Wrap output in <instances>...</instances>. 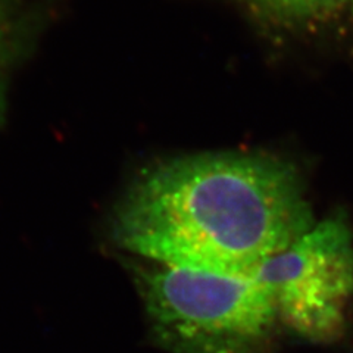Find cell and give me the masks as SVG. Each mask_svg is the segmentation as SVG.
Masks as SVG:
<instances>
[{
	"instance_id": "cell-1",
	"label": "cell",
	"mask_w": 353,
	"mask_h": 353,
	"mask_svg": "<svg viewBox=\"0 0 353 353\" xmlns=\"http://www.w3.org/2000/svg\"><path fill=\"white\" fill-rule=\"evenodd\" d=\"M315 224L293 163L258 153H201L141 171L110 216L128 256L250 275Z\"/></svg>"
},
{
	"instance_id": "cell-2",
	"label": "cell",
	"mask_w": 353,
	"mask_h": 353,
	"mask_svg": "<svg viewBox=\"0 0 353 353\" xmlns=\"http://www.w3.org/2000/svg\"><path fill=\"white\" fill-rule=\"evenodd\" d=\"M157 343L170 353H271L279 318L250 275L123 256Z\"/></svg>"
},
{
	"instance_id": "cell-4",
	"label": "cell",
	"mask_w": 353,
	"mask_h": 353,
	"mask_svg": "<svg viewBox=\"0 0 353 353\" xmlns=\"http://www.w3.org/2000/svg\"><path fill=\"white\" fill-rule=\"evenodd\" d=\"M46 26V10L32 0H0V124L12 71L36 48Z\"/></svg>"
},
{
	"instance_id": "cell-5",
	"label": "cell",
	"mask_w": 353,
	"mask_h": 353,
	"mask_svg": "<svg viewBox=\"0 0 353 353\" xmlns=\"http://www.w3.org/2000/svg\"><path fill=\"white\" fill-rule=\"evenodd\" d=\"M259 12L283 22H312L325 19L343 8L347 0H248Z\"/></svg>"
},
{
	"instance_id": "cell-3",
	"label": "cell",
	"mask_w": 353,
	"mask_h": 353,
	"mask_svg": "<svg viewBox=\"0 0 353 353\" xmlns=\"http://www.w3.org/2000/svg\"><path fill=\"white\" fill-rule=\"evenodd\" d=\"M279 323L314 343L346 331L353 303V231L343 214L327 216L250 274Z\"/></svg>"
}]
</instances>
